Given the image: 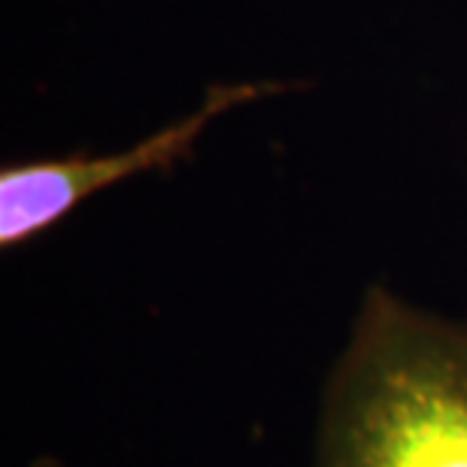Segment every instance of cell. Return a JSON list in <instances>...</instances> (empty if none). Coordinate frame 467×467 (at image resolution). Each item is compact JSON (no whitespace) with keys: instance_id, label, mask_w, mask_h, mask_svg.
<instances>
[{"instance_id":"cell-2","label":"cell","mask_w":467,"mask_h":467,"mask_svg":"<svg viewBox=\"0 0 467 467\" xmlns=\"http://www.w3.org/2000/svg\"><path fill=\"white\" fill-rule=\"evenodd\" d=\"M279 91H285V82H219V86L207 88V95L189 116L171 121L121 152L6 164L0 171V246H22L55 222H61L91 194L104 192L128 176L167 171L192 152L198 137L219 116L258 98L279 95Z\"/></svg>"},{"instance_id":"cell-1","label":"cell","mask_w":467,"mask_h":467,"mask_svg":"<svg viewBox=\"0 0 467 467\" xmlns=\"http://www.w3.org/2000/svg\"><path fill=\"white\" fill-rule=\"evenodd\" d=\"M319 467H467V322L370 288L325 391Z\"/></svg>"}]
</instances>
